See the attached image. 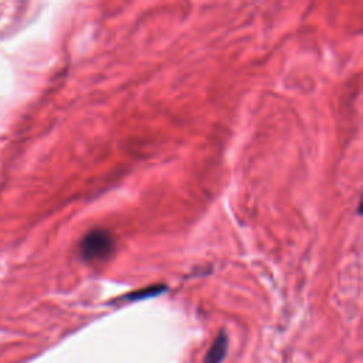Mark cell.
<instances>
[{
	"label": "cell",
	"mask_w": 363,
	"mask_h": 363,
	"mask_svg": "<svg viewBox=\"0 0 363 363\" xmlns=\"http://www.w3.org/2000/svg\"><path fill=\"white\" fill-rule=\"evenodd\" d=\"M115 240L108 230L94 229L84 236L79 243L81 258L87 262H103L111 257Z\"/></svg>",
	"instance_id": "1"
},
{
	"label": "cell",
	"mask_w": 363,
	"mask_h": 363,
	"mask_svg": "<svg viewBox=\"0 0 363 363\" xmlns=\"http://www.w3.org/2000/svg\"><path fill=\"white\" fill-rule=\"evenodd\" d=\"M163 291H166V287L163 286H153L141 291H135L128 294L127 297H124V300H129V301H138V300H144V298H149V297H155L162 294Z\"/></svg>",
	"instance_id": "3"
},
{
	"label": "cell",
	"mask_w": 363,
	"mask_h": 363,
	"mask_svg": "<svg viewBox=\"0 0 363 363\" xmlns=\"http://www.w3.org/2000/svg\"><path fill=\"white\" fill-rule=\"evenodd\" d=\"M227 349H229V336L224 331H222L217 335V338L213 340L212 346L209 348L203 363H222L227 355Z\"/></svg>",
	"instance_id": "2"
}]
</instances>
